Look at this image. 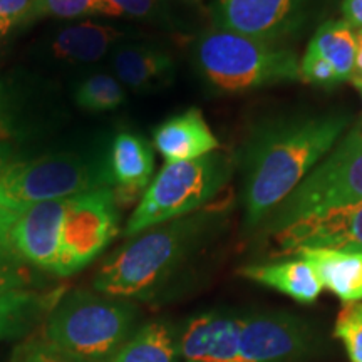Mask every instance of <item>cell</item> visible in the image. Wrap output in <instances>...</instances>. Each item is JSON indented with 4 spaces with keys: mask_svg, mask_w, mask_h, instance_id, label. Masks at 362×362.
I'll use <instances>...</instances> for the list:
<instances>
[{
    "mask_svg": "<svg viewBox=\"0 0 362 362\" xmlns=\"http://www.w3.org/2000/svg\"><path fill=\"white\" fill-rule=\"evenodd\" d=\"M351 123L341 111L272 119L253 131L240 153L247 228L255 230L336 146Z\"/></svg>",
    "mask_w": 362,
    "mask_h": 362,
    "instance_id": "6da1fadb",
    "label": "cell"
},
{
    "mask_svg": "<svg viewBox=\"0 0 362 362\" xmlns=\"http://www.w3.org/2000/svg\"><path fill=\"white\" fill-rule=\"evenodd\" d=\"M223 215V210L208 206L128 238L103 262L93 288L129 300L158 296L214 237Z\"/></svg>",
    "mask_w": 362,
    "mask_h": 362,
    "instance_id": "7a4b0ae2",
    "label": "cell"
},
{
    "mask_svg": "<svg viewBox=\"0 0 362 362\" xmlns=\"http://www.w3.org/2000/svg\"><path fill=\"white\" fill-rule=\"evenodd\" d=\"M134 300L96 291H72L47 312L42 337L86 362H110L139 327Z\"/></svg>",
    "mask_w": 362,
    "mask_h": 362,
    "instance_id": "3957f363",
    "label": "cell"
},
{
    "mask_svg": "<svg viewBox=\"0 0 362 362\" xmlns=\"http://www.w3.org/2000/svg\"><path fill=\"white\" fill-rule=\"evenodd\" d=\"M194 64L216 93L242 94L300 79L297 54L247 35L214 29L194 44Z\"/></svg>",
    "mask_w": 362,
    "mask_h": 362,
    "instance_id": "277c9868",
    "label": "cell"
},
{
    "mask_svg": "<svg viewBox=\"0 0 362 362\" xmlns=\"http://www.w3.org/2000/svg\"><path fill=\"white\" fill-rule=\"evenodd\" d=\"M233 170L235 160L223 151L166 163L139 198L123 235L131 238L151 226L202 210L225 188Z\"/></svg>",
    "mask_w": 362,
    "mask_h": 362,
    "instance_id": "5b68a950",
    "label": "cell"
},
{
    "mask_svg": "<svg viewBox=\"0 0 362 362\" xmlns=\"http://www.w3.org/2000/svg\"><path fill=\"white\" fill-rule=\"evenodd\" d=\"M99 188H112L110 156L62 153L12 160L0 175V205L67 200Z\"/></svg>",
    "mask_w": 362,
    "mask_h": 362,
    "instance_id": "8992f818",
    "label": "cell"
},
{
    "mask_svg": "<svg viewBox=\"0 0 362 362\" xmlns=\"http://www.w3.org/2000/svg\"><path fill=\"white\" fill-rule=\"evenodd\" d=\"M356 203H362V121L339 138L264 225L275 233L307 215Z\"/></svg>",
    "mask_w": 362,
    "mask_h": 362,
    "instance_id": "52a82bcc",
    "label": "cell"
},
{
    "mask_svg": "<svg viewBox=\"0 0 362 362\" xmlns=\"http://www.w3.org/2000/svg\"><path fill=\"white\" fill-rule=\"evenodd\" d=\"M119 235V206L112 188H99L67 200L52 275L71 277L111 245Z\"/></svg>",
    "mask_w": 362,
    "mask_h": 362,
    "instance_id": "ba28073f",
    "label": "cell"
},
{
    "mask_svg": "<svg viewBox=\"0 0 362 362\" xmlns=\"http://www.w3.org/2000/svg\"><path fill=\"white\" fill-rule=\"evenodd\" d=\"M67 200L0 205V243L33 269L52 274Z\"/></svg>",
    "mask_w": 362,
    "mask_h": 362,
    "instance_id": "9c48e42d",
    "label": "cell"
},
{
    "mask_svg": "<svg viewBox=\"0 0 362 362\" xmlns=\"http://www.w3.org/2000/svg\"><path fill=\"white\" fill-rule=\"evenodd\" d=\"M310 0H216L215 29L275 44L297 33L307 19Z\"/></svg>",
    "mask_w": 362,
    "mask_h": 362,
    "instance_id": "30bf717a",
    "label": "cell"
},
{
    "mask_svg": "<svg viewBox=\"0 0 362 362\" xmlns=\"http://www.w3.org/2000/svg\"><path fill=\"white\" fill-rule=\"evenodd\" d=\"M279 250L362 252V203L317 211L274 233Z\"/></svg>",
    "mask_w": 362,
    "mask_h": 362,
    "instance_id": "8fae6325",
    "label": "cell"
},
{
    "mask_svg": "<svg viewBox=\"0 0 362 362\" xmlns=\"http://www.w3.org/2000/svg\"><path fill=\"white\" fill-rule=\"evenodd\" d=\"M310 334L284 312L240 315V362H292L309 351Z\"/></svg>",
    "mask_w": 362,
    "mask_h": 362,
    "instance_id": "7c38bea8",
    "label": "cell"
},
{
    "mask_svg": "<svg viewBox=\"0 0 362 362\" xmlns=\"http://www.w3.org/2000/svg\"><path fill=\"white\" fill-rule=\"evenodd\" d=\"M238 341L240 317L203 312L178 330V357L183 362H240Z\"/></svg>",
    "mask_w": 362,
    "mask_h": 362,
    "instance_id": "4fadbf2b",
    "label": "cell"
},
{
    "mask_svg": "<svg viewBox=\"0 0 362 362\" xmlns=\"http://www.w3.org/2000/svg\"><path fill=\"white\" fill-rule=\"evenodd\" d=\"M110 171L112 193L119 208L139 202L155 171V155L146 139L123 131L111 143Z\"/></svg>",
    "mask_w": 362,
    "mask_h": 362,
    "instance_id": "5bb4252c",
    "label": "cell"
},
{
    "mask_svg": "<svg viewBox=\"0 0 362 362\" xmlns=\"http://www.w3.org/2000/svg\"><path fill=\"white\" fill-rule=\"evenodd\" d=\"M153 144L166 163L210 155L220 143L200 110H187L163 121L153 131Z\"/></svg>",
    "mask_w": 362,
    "mask_h": 362,
    "instance_id": "9a60e30c",
    "label": "cell"
},
{
    "mask_svg": "<svg viewBox=\"0 0 362 362\" xmlns=\"http://www.w3.org/2000/svg\"><path fill=\"white\" fill-rule=\"evenodd\" d=\"M116 79L138 93L160 89L175 74V61L168 52L149 45H123L112 56Z\"/></svg>",
    "mask_w": 362,
    "mask_h": 362,
    "instance_id": "2e32d148",
    "label": "cell"
},
{
    "mask_svg": "<svg viewBox=\"0 0 362 362\" xmlns=\"http://www.w3.org/2000/svg\"><path fill=\"white\" fill-rule=\"evenodd\" d=\"M240 274L253 282L285 293L300 304H312L322 292V284L304 259L272 262V264L247 265Z\"/></svg>",
    "mask_w": 362,
    "mask_h": 362,
    "instance_id": "e0dca14e",
    "label": "cell"
},
{
    "mask_svg": "<svg viewBox=\"0 0 362 362\" xmlns=\"http://www.w3.org/2000/svg\"><path fill=\"white\" fill-rule=\"evenodd\" d=\"M297 257L314 269L322 287L344 304L362 300V252L304 250L298 252Z\"/></svg>",
    "mask_w": 362,
    "mask_h": 362,
    "instance_id": "ac0fdd59",
    "label": "cell"
},
{
    "mask_svg": "<svg viewBox=\"0 0 362 362\" xmlns=\"http://www.w3.org/2000/svg\"><path fill=\"white\" fill-rule=\"evenodd\" d=\"M124 33L115 25L99 22H78L62 27L56 34L51 52L59 61L66 62H96L103 59Z\"/></svg>",
    "mask_w": 362,
    "mask_h": 362,
    "instance_id": "d6986e66",
    "label": "cell"
},
{
    "mask_svg": "<svg viewBox=\"0 0 362 362\" xmlns=\"http://www.w3.org/2000/svg\"><path fill=\"white\" fill-rule=\"evenodd\" d=\"M59 293L22 291L0 296V342L25 339L45 319Z\"/></svg>",
    "mask_w": 362,
    "mask_h": 362,
    "instance_id": "ffe728a7",
    "label": "cell"
},
{
    "mask_svg": "<svg viewBox=\"0 0 362 362\" xmlns=\"http://www.w3.org/2000/svg\"><path fill=\"white\" fill-rule=\"evenodd\" d=\"M178 332L166 322L139 325L110 362H178Z\"/></svg>",
    "mask_w": 362,
    "mask_h": 362,
    "instance_id": "44dd1931",
    "label": "cell"
},
{
    "mask_svg": "<svg viewBox=\"0 0 362 362\" xmlns=\"http://www.w3.org/2000/svg\"><path fill=\"white\" fill-rule=\"evenodd\" d=\"M307 49L329 62L341 83L351 79L356 64L357 40L346 21H329L320 25Z\"/></svg>",
    "mask_w": 362,
    "mask_h": 362,
    "instance_id": "7402d4cb",
    "label": "cell"
},
{
    "mask_svg": "<svg viewBox=\"0 0 362 362\" xmlns=\"http://www.w3.org/2000/svg\"><path fill=\"white\" fill-rule=\"evenodd\" d=\"M88 16L119 17L111 0H34L29 11L24 13L19 25L37 19H79Z\"/></svg>",
    "mask_w": 362,
    "mask_h": 362,
    "instance_id": "603a6c76",
    "label": "cell"
},
{
    "mask_svg": "<svg viewBox=\"0 0 362 362\" xmlns=\"http://www.w3.org/2000/svg\"><path fill=\"white\" fill-rule=\"evenodd\" d=\"M76 104L90 112L117 110L126 103L124 86L107 72L89 76L78 86L74 93Z\"/></svg>",
    "mask_w": 362,
    "mask_h": 362,
    "instance_id": "cb8c5ba5",
    "label": "cell"
},
{
    "mask_svg": "<svg viewBox=\"0 0 362 362\" xmlns=\"http://www.w3.org/2000/svg\"><path fill=\"white\" fill-rule=\"evenodd\" d=\"M35 285H37L35 269L27 265L16 253L0 243V296L34 291Z\"/></svg>",
    "mask_w": 362,
    "mask_h": 362,
    "instance_id": "d4e9b609",
    "label": "cell"
},
{
    "mask_svg": "<svg viewBox=\"0 0 362 362\" xmlns=\"http://www.w3.org/2000/svg\"><path fill=\"white\" fill-rule=\"evenodd\" d=\"M334 336L344 344L351 362H362V302H349L342 307Z\"/></svg>",
    "mask_w": 362,
    "mask_h": 362,
    "instance_id": "484cf974",
    "label": "cell"
},
{
    "mask_svg": "<svg viewBox=\"0 0 362 362\" xmlns=\"http://www.w3.org/2000/svg\"><path fill=\"white\" fill-rule=\"evenodd\" d=\"M11 362H86L57 349L42 336H34L19 342L11 354Z\"/></svg>",
    "mask_w": 362,
    "mask_h": 362,
    "instance_id": "4316f807",
    "label": "cell"
},
{
    "mask_svg": "<svg viewBox=\"0 0 362 362\" xmlns=\"http://www.w3.org/2000/svg\"><path fill=\"white\" fill-rule=\"evenodd\" d=\"M300 79L304 83L319 86V88H332L341 83L332 66L309 49L300 61Z\"/></svg>",
    "mask_w": 362,
    "mask_h": 362,
    "instance_id": "83f0119b",
    "label": "cell"
},
{
    "mask_svg": "<svg viewBox=\"0 0 362 362\" xmlns=\"http://www.w3.org/2000/svg\"><path fill=\"white\" fill-rule=\"evenodd\" d=\"M119 17L133 19H160L163 8L158 0H111Z\"/></svg>",
    "mask_w": 362,
    "mask_h": 362,
    "instance_id": "f1b7e54d",
    "label": "cell"
},
{
    "mask_svg": "<svg viewBox=\"0 0 362 362\" xmlns=\"http://www.w3.org/2000/svg\"><path fill=\"white\" fill-rule=\"evenodd\" d=\"M34 0H0V19H7L21 24L24 13L29 11Z\"/></svg>",
    "mask_w": 362,
    "mask_h": 362,
    "instance_id": "f546056e",
    "label": "cell"
},
{
    "mask_svg": "<svg viewBox=\"0 0 362 362\" xmlns=\"http://www.w3.org/2000/svg\"><path fill=\"white\" fill-rule=\"evenodd\" d=\"M342 12L351 27H362V0H344Z\"/></svg>",
    "mask_w": 362,
    "mask_h": 362,
    "instance_id": "4dcf8cb0",
    "label": "cell"
},
{
    "mask_svg": "<svg viewBox=\"0 0 362 362\" xmlns=\"http://www.w3.org/2000/svg\"><path fill=\"white\" fill-rule=\"evenodd\" d=\"M12 138V126H11V117H8L6 101H4L2 89H0V139L8 141Z\"/></svg>",
    "mask_w": 362,
    "mask_h": 362,
    "instance_id": "1f68e13d",
    "label": "cell"
},
{
    "mask_svg": "<svg viewBox=\"0 0 362 362\" xmlns=\"http://www.w3.org/2000/svg\"><path fill=\"white\" fill-rule=\"evenodd\" d=\"M357 40V52H356V64H354V71H352L351 81L354 83V86L362 84V30L359 34Z\"/></svg>",
    "mask_w": 362,
    "mask_h": 362,
    "instance_id": "d6a6232c",
    "label": "cell"
},
{
    "mask_svg": "<svg viewBox=\"0 0 362 362\" xmlns=\"http://www.w3.org/2000/svg\"><path fill=\"white\" fill-rule=\"evenodd\" d=\"M8 141L0 139V175L6 170V166L12 161V148L7 144Z\"/></svg>",
    "mask_w": 362,
    "mask_h": 362,
    "instance_id": "836d02e7",
    "label": "cell"
},
{
    "mask_svg": "<svg viewBox=\"0 0 362 362\" xmlns=\"http://www.w3.org/2000/svg\"><path fill=\"white\" fill-rule=\"evenodd\" d=\"M16 27V22L12 21H7V19H0V42H2L4 39L7 37L8 34H11V30Z\"/></svg>",
    "mask_w": 362,
    "mask_h": 362,
    "instance_id": "e575fe53",
    "label": "cell"
},
{
    "mask_svg": "<svg viewBox=\"0 0 362 362\" xmlns=\"http://www.w3.org/2000/svg\"><path fill=\"white\" fill-rule=\"evenodd\" d=\"M357 88V90H359V94H361V98H362V84H359V86H356Z\"/></svg>",
    "mask_w": 362,
    "mask_h": 362,
    "instance_id": "d590c367",
    "label": "cell"
}]
</instances>
